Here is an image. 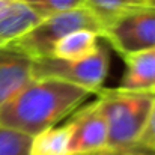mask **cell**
Wrapping results in <instances>:
<instances>
[{
    "label": "cell",
    "mask_w": 155,
    "mask_h": 155,
    "mask_svg": "<svg viewBox=\"0 0 155 155\" xmlns=\"http://www.w3.org/2000/svg\"><path fill=\"white\" fill-rule=\"evenodd\" d=\"M94 94L50 77L32 78L0 107V125L30 137L60 124Z\"/></svg>",
    "instance_id": "6da1fadb"
},
{
    "label": "cell",
    "mask_w": 155,
    "mask_h": 155,
    "mask_svg": "<svg viewBox=\"0 0 155 155\" xmlns=\"http://www.w3.org/2000/svg\"><path fill=\"white\" fill-rule=\"evenodd\" d=\"M97 100L107 125L108 152L136 151L155 103L154 94L100 89Z\"/></svg>",
    "instance_id": "7a4b0ae2"
},
{
    "label": "cell",
    "mask_w": 155,
    "mask_h": 155,
    "mask_svg": "<svg viewBox=\"0 0 155 155\" xmlns=\"http://www.w3.org/2000/svg\"><path fill=\"white\" fill-rule=\"evenodd\" d=\"M80 29L94 30L100 36L103 33L101 23L86 6L41 18L32 29L11 44L32 59L47 57L60 38Z\"/></svg>",
    "instance_id": "3957f363"
},
{
    "label": "cell",
    "mask_w": 155,
    "mask_h": 155,
    "mask_svg": "<svg viewBox=\"0 0 155 155\" xmlns=\"http://www.w3.org/2000/svg\"><path fill=\"white\" fill-rule=\"evenodd\" d=\"M110 71V51L108 47H100L81 59H56L51 56L33 59V78L50 77L57 78L75 86H80L92 94H97L103 87Z\"/></svg>",
    "instance_id": "277c9868"
},
{
    "label": "cell",
    "mask_w": 155,
    "mask_h": 155,
    "mask_svg": "<svg viewBox=\"0 0 155 155\" xmlns=\"http://www.w3.org/2000/svg\"><path fill=\"white\" fill-rule=\"evenodd\" d=\"M101 39L122 57L155 48V8L143 5L122 12L103 27Z\"/></svg>",
    "instance_id": "5b68a950"
},
{
    "label": "cell",
    "mask_w": 155,
    "mask_h": 155,
    "mask_svg": "<svg viewBox=\"0 0 155 155\" xmlns=\"http://www.w3.org/2000/svg\"><path fill=\"white\" fill-rule=\"evenodd\" d=\"M71 155L110 154L107 148V125L98 100L78 107L69 119Z\"/></svg>",
    "instance_id": "8992f818"
},
{
    "label": "cell",
    "mask_w": 155,
    "mask_h": 155,
    "mask_svg": "<svg viewBox=\"0 0 155 155\" xmlns=\"http://www.w3.org/2000/svg\"><path fill=\"white\" fill-rule=\"evenodd\" d=\"M33 59L14 47H0V107L15 97L32 78Z\"/></svg>",
    "instance_id": "52a82bcc"
},
{
    "label": "cell",
    "mask_w": 155,
    "mask_h": 155,
    "mask_svg": "<svg viewBox=\"0 0 155 155\" xmlns=\"http://www.w3.org/2000/svg\"><path fill=\"white\" fill-rule=\"evenodd\" d=\"M125 71L117 89L155 95V48L124 56Z\"/></svg>",
    "instance_id": "ba28073f"
},
{
    "label": "cell",
    "mask_w": 155,
    "mask_h": 155,
    "mask_svg": "<svg viewBox=\"0 0 155 155\" xmlns=\"http://www.w3.org/2000/svg\"><path fill=\"white\" fill-rule=\"evenodd\" d=\"M39 20L41 17L20 0H12L0 8V47L23 36Z\"/></svg>",
    "instance_id": "9c48e42d"
},
{
    "label": "cell",
    "mask_w": 155,
    "mask_h": 155,
    "mask_svg": "<svg viewBox=\"0 0 155 155\" xmlns=\"http://www.w3.org/2000/svg\"><path fill=\"white\" fill-rule=\"evenodd\" d=\"M101 36L89 29H80L74 30L63 38H60L54 47H53L50 56L56 59H81L95 51L100 47Z\"/></svg>",
    "instance_id": "30bf717a"
},
{
    "label": "cell",
    "mask_w": 155,
    "mask_h": 155,
    "mask_svg": "<svg viewBox=\"0 0 155 155\" xmlns=\"http://www.w3.org/2000/svg\"><path fill=\"white\" fill-rule=\"evenodd\" d=\"M29 155H71V125L66 120L32 137Z\"/></svg>",
    "instance_id": "8fae6325"
},
{
    "label": "cell",
    "mask_w": 155,
    "mask_h": 155,
    "mask_svg": "<svg viewBox=\"0 0 155 155\" xmlns=\"http://www.w3.org/2000/svg\"><path fill=\"white\" fill-rule=\"evenodd\" d=\"M143 5H146V0H84V6L98 18L101 27L122 12Z\"/></svg>",
    "instance_id": "7c38bea8"
},
{
    "label": "cell",
    "mask_w": 155,
    "mask_h": 155,
    "mask_svg": "<svg viewBox=\"0 0 155 155\" xmlns=\"http://www.w3.org/2000/svg\"><path fill=\"white\" fill-rule=\"evenodd\" d=\"M32 137L0 125V155H29Z\"/></svg>",
    "instance_id": "4fadbf2b"
},
{
    "label": "cell",
    "mask_w": 155,
    "mask_h": 155,
    "mask_svg": "<svg viewBox=\"0 0 155 155\" xmlns=\"http://www.w3.org/2000/svg\"><path fill=\"white\" fill-rule=\"evenodd\" d=\"M41 18L84 6V0H20Z\"/></svg>",
    "instance_id": "5bb4252c"
},
{
    "label": "cell",
    "mask_w": 155,
    "mask_h": 155,
    "mask_svg": "<svg viewBox=\"0 0 155 155\" xmlns=\"http://www.w3.org/2000/svg\"><path fill=\"white\" fill-rule=\"evenodd\" d=\"M136 151L155 155V103L152 107V111L149 114V119L146 122V127L137 140Z\"/></svg>",
    "instance_id": "9a60e30c"
},
{
    "label": "cell",
    "mask_w": 155,
    "mask_h": 155,
    "mask_svg": "<svg viewBox=\"0 0 155 155\" xmlns=\"http://www.w3.org/2000/svg\"><path fill=\"white\" fill-rule=\"evenodd\" d=\"M104 155H149V154L142 152V151H125V152H110V154H104Z\"/></svg>",
    "instance_id": "2e32d148"
},
{
    "label": "cell",
    "mask_w": 155,
    "mask_h": 155,
    "mask_svg": "<svg viewBox=\"0 0 155 155\" xmlns=\"http://www.w3.org/2000/svg\"><path fill=\"white\" fill-rule=\"evenodd\" d=\"M12 0H0V8H3L5 5H8V3H11Z\"/></svg>",
    "instance_id": "e0dca14e"
},
{
    "label": "cell",
    "mask_w": 155,
    "mask_h": 155,
    "mask_svg": "<svg viewBox=\"0 0 155 155\" xmlns=\"http://www.w3.org/2000/svg\"><path fill=\"white\" fill-rule=\"evenodd\" d=\"M146 5H148V6H154L155 8V0H146Z\"/></svg>",
    "instance_id": "ac0fdd59"
},
{
    "label": "cell",
    "mask_w": 155,
    "mask_h": 155,
    "mask_svg": "<svg viewBox=\"0 0 155 155\" xmlns=\"http://www.w3.org/2000/svg\"><path fill=\"white\" fill-rule=\"evenodd\" d=\"M149 155H154V154H149Z\"/></svg>",
    "instance_id": "d6986e66"
}]
</instances>
